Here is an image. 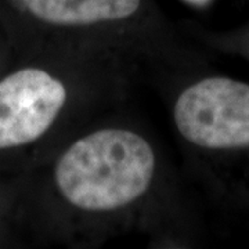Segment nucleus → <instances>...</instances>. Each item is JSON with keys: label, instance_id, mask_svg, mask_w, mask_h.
Masks as SVG:
<instances>
[{"label": "nucleus", "instance_id": "nucleus-3", "mask_svg": "<svg viewBox=\"0 0 249 249\" xmlns=\"http://www.w3.org/2000/svg\"><path fill=\"white\" fill-rule=\"evenodd\" d=\"M67 90L39 68H25L0 80V148L37 140L61 112Z\"/></svg>", "mask_w": 249, "mask_h": 249}, {"label": "nucleus", "instance_id": "nucleus-5", "mask_svg": "<svg viewBox=\"0 0 249 249\" xmlns=\"http://www.w3.org/2000/svg\"><path fill=\"white\" fill-rule=\"evenodd\" d=\"M186 1L194 4V6H206L211 0H186Z\"/></svg>", "mask_w": 249, "mask_h": 249}, {"label": "nucleus", "instance_id": "nucleus-4", "mask_svg": "<svg viewBox=\"0 0 249 249\" xmlns=\"http://www.w3.org/2000/svg\"><path fill=\"white\" fill-rule=\"evenodd\" d=\"M35 17L60 25L83 27L133 16L142 0H21Z\"/></svg>", "mask_w": 249, "mask_h": 249}, {"label": "nucleus", "instance_id": "nucleus-2", "mask_svg": "<svg viewBox=\"0 0 249 249\" xmlns=\"http://www.w3.org/2000/svg\"><path fill=\"white\" fill-rule=\"evenodd\" d=\"M175 124L187 142L205 148L249 145V85L208 78L186 89L173 109Z\"/></svg>", "mask_w": 249, "mask_h": 249}, {"label": "nucleus", "instance_id": "nucleus-1", "mask_svg": "<svg viewBox=\"0 0 249 249\" xmlns=\"http://www.w3.org/2000/svg\"><path fill=\"white\" fill-rule=\"evenodd\" d=\"M155 155L150 142L124 129H104L73 142L58 160L62 196L86 211H111L133 202L151 184Z\"/></svg>", "mask_w": 249, "mask_h": 249}]
</instances>
